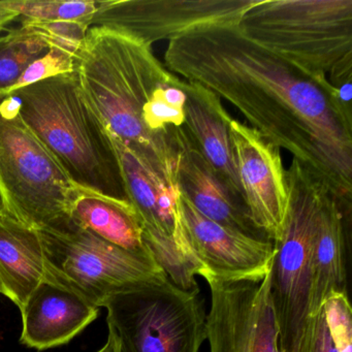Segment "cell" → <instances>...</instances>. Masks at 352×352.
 I'll list each match as a JSON object with an SVG mask.
<instances>
[{
  "mask_svg": "<svg viewBox=\"0 0 352 352\" xmlns=\"http://www.w3.org/2000/svg\"><path fill=\"white\" fill-rule=\"evenodd\" d=\"M164 65L230 102L265 141L351 201L352 115L340 104L338 87L317 83L245 38L238 25L170 41Z\"/></svg>",
  "mask_w": 352,
  "mask_h": 352,
  "instance_id": "1",
  "label": "cell"
},
{
  "mask_svg": "<svg viewBox=\"0 0 352 352\" xmlns=\"http://www.w3.org/2000/svg\"><path fill=\"white\" fill-rule=\"evenodd\" d=\"M82 91L113 140L120 142L170 186H177L185 129V80L151 46L92 28L74 58Z\"/></svg>",
  "mask_w": 352,
  "mask_h": 352,
  "instance_id": "2",
  "label": "cell"
},
{
  "mask_svg": "<svg viewBox=\"0 0 352 352\" xmlns=\"http://www.w3.org/2000/svg\"><path fill=\"white\" fill-rule=\"evenodd\" d=\"M8 98L78 188L131 204L112 139L74 72L45 78Z\"/></svg>",
  "mask_w": 352,
  "mask_h": 352,
  "instance_id": "3",
  "label": "cell"
},
{
  "mask_svg": "<svg viewBox=\"0 0 352 352\" xmlns=\"http://www.w3.org/2000/svg\"><path fill=\"white\" fill-rule=\"evenodd\" d=\"M238 28L321 85L352 81V0H257Z\"/></svg>",
  "mask_w": 352,
  "mask_h": 352,
  "instance_id": "4",
  "label": "cell"
},
{
  "mask_svg": "<svg viewBox=\"0 0 352 352\" xmlns=\"http://www.w3.org/2000/svg\"><path fill=\"white\" fill-rule=\"evenodd\" d=\"M286 174L289 209L283 236L274 244L272 302L281 352H309L315 320L311 253L321 193L327 186L294 158Z\"/></svg>",
  "mask_w": 352,
  "mask_h": 352,
  "instance_id": "5",
  "label": "cell"
},
{
  "mask_svg": "<svg viewBox=\"0 0 352 352\" xmlns=\"http://www.w3.org/2000/svg\"><path fill=\"white\" fill-rule=\"evenodd\" d=\"M78 188L52 154L24 124L11 98L0 100V204L38 230L72 221Z\"/></svg>",
  "mask_w": 352,
  "mask_h": 352,
  "instance_id": "6",
  "label": "cell"
},
{
  "mask_svg": "<svg viewBox=\"0 0 352 352\" xmlns=\"http://www.w3.org/2000/svg\"><path fill=\"white\" fill-rule=\"evenodd\" d=\"M102 308L121 352H199L207 340L201 290L182 289L168 277L123 290Z\"/></svg>",
  "mask_w": 352,
  "mask_h": 352,
  "instance_id": "7",
  "label": "cell"
},
{
  "mask_svg": "<svg viewBox=\"0 0 352 352\" xmlns=\"http://www.w3.org/2000/svg\"><path fill=\"white\" fill-rule=\"evenodd\" d=\"M38 232L49 281L100 309L123 290L168 277L155 261L127 252L73 220L58 230Z\"/></svg>",
  "mask_w": 352,
  "mask_h": 352,
  "instance_id": "8",
  "label": "cell"
},
{
  "mask_svg": "<svg viewBox=\"0 0 352 352\" xmlns=\"http://www.w3.org/2000/svg\"><path fill=\"white\" fill-rule=\"evenodd\" d=\"M257 0H104L96 1L94 28L131 36L147 46L211 28L236 26Z\"/></svg>",
  "mask_w": 352,
  "mask_h": 352,
  "instance_id": "9",
  "label": "cell"
},
{
  "mask_svg": "<svg viewBox=\"0 0 352 352\" xmlns=\"http://www.w3.org/2000/svg\"><path fill=\"white\" fill-rule=\"evenodd\" d=\"M211 294L209 352H281L271 296V272L261 282L205 278Z\"/></svg>",
  "mask_w": 352,
  "mask_h": 352,
  "instance_id": "10",
  "label": "cell"
},
{
  "mask_svg": "<svg viewBox=\"0 0 352 352\" xmlns=\"http://www.w3.org/2000/svg\"><path fill=\"white\" fill-rule=\"evenodd\" d=\"M179 217L199 275L223 282H261L271 272L273 242L208 219L180 195Z\"/></svg>",
  "mask_w": 352,
  "mask_h": 352,
  "instance_id": "11",
  "label": "cell"
},
{
  "mask_svg": "<svg viewBox=\"0 0 352 352\" xmlns=\"http://www.w3.org/2000/svg\"><path fill=\"white\" fill-rule=\"evenodd\" d=\"M230 135L243 197L254 226L267 240L279 242L289 209L287 174L281 149L249 125L232 118Z\"/></svg>",
  "mask_w": 352,
  "mask_h": 352,
  "instance_id": "12",
  "label": "cell"
},
{
  "mask_svg": "<svg viewBox=\"0 0 352 352\" xmlns=\"http://www.w3.org/2000/svg\"><path fill=\"white\" fill-rule=\"evenodd\" d=\"M20 312V343L42 351L69 343L98 318L100 308L61 286L44 282Z\"/></svg>",
  "mask_w": 352,
  "mask_h": 352,
  "instance_id": "13",
  "label": "cell"
},
{
  "mask_svg": "<svg viewBox=\"0 0 352 352\" xmlns=\"http://www.w3.org/2000/svg\"><path fill=\"white\" fill-rule=\"evenodd\" d=\"M351 201H342L325 187L320 197L311 253L312 316L322 311L335 292H347Z\"/></svg>",
  "mask_w": 352,
  "mask_h": 352,
  "instance_id": "14",
  "label": "cell"
},
{
  "mask_svg": "<svg viewBox=\"0 0 352 352\" xmlns=\"http://www.w3.org/2000/svg\"><path fill=\"white\" fill-rule=\"evenodd\" d=\"M176 182L180 195L208 219L252 238L267 240L253 223L245 201L214 172L191 138L181 153Z\"/></svg>",
  "mask_w": 352,
  "mask_h": 352,
  "instance_id": "15",
  "label": "cell"
},
{
  "mask_svg": "<svg viewBox=\"0 0 352 352\" xmlns=\"http://www.w3.org/2000/svg\"><path fill=\"white\" fill-rule=\"evenodd\" d=\"M184 92L185 129L189 137L226 186L244 201L230 135L232 117L222 100L207 88L185 81Z\"/></svg>",
  "mask_w": 352,
  "mask_h": 352,
  "instance_id": "16",
  "label": "cell"
},
{
  "mask_svg": "<svg viewBox=\"0 0 352 352\" xmlns=\"http://www.w3.org/2000/svg\"><path fill=\"white\" fill-rule=\"evenodd\" d=\"M50 282L40 232L18 220L0 204V286L21 311L32 292Z\"/></svg>",
  "mask_w": 352,
  "mask_h": 352,
  "instance_id": "17",
  "label": "cell"
},
{
  "mask_svg": "<svg viewBox=\"0 0 352 352\" xmlns=\"http://www.w3.org/2000/svg\"><path fill=\"white\" fill-rule=\"evenodd\" d=\"M71 218L98 238L138 256L155 261L131 204L81 190L72 208Z\"/></svg>",
  "mask_w": 352,
  "mask_h": 352,
  "instance_id": "18",
  "label": "cell"
},
{
  "mask_svg": "<svg viewBox=\"0 0 352 352\" xmlns=\"http://www.w3.org/2000/svg\"><path fill=\"white\" fill-rule=\"evenodd\" d=\"M51 49L48 40L30 26L22 25L0 36V100L8 98L23 74Z\"/></svg>",
  "mask_w": 352,
  "mask_h": 352,
  "instance_id": "19",
  "label": "cell"
},
{
  "mask_svg": "<svg viewBox=\"0 0 352 352\" xmlns=\"http://www.w3.org/2000/svg\"><path fill=\"white\" fill-rule=\"evenodd\" d=\"M3 6L19 17L36 23L92 24L96 1L67 0H3Z\"/></svg>",
  "mask_w": 352,
  "mask_h": 352,
  "instance_id": "20",
  "label": "cell"
},
{
  "mask_svg": "<svg viewBox=\"0 0 352 352\" xmlns=\"http://www.w3.org/2000/svg\"><path fill=\"white\" fill-rule=\"evenodd\" d=\"M323 313L336 351L352 352V310L347 292L331 294Z\"/></svg>",
  "mask_w": 352,
  "mask_h": 352,
  "instance_id": "21",
  "label": "cell"
},
{
  "mask_svg": "<svg viewBox=\"0 0 352 352\" xmlns=\"http://www.w3.org/2000/svg\"><path fill=\"white\" fill-rule=\"evenodd\" d=\"M309 352H337L333 341H331V336H329V329H327L323 309L315 317L312 340H311L310 351Z\"/></svg>",
  "mask_w": 352,
  "mask_h": 352,
  "instance_id": "22",
  "label": "cell"
},
{
  "mask_svg": "<svg viewBox=\"0 0 352 352\" xmlns=\"http://www.w3.org/2000/svg\"><path fill=\"white\" fill-rule=\"evenodd\" d=\"M108 329L109 333L106 343L96 352H121L120 341H119L118 336L115 333L114 329L109 325Z\"/></svg>",
  "mask_w": 352,
  "mask_h": 352,
  "instance_id": "23",
  "label": "cell"
},
{
  "mask_svg": "<svg viewBox=\"0 0 352 352\" xmlns=\"http://www.w3.org/2000/svg\"><path fill=\"white\" fill-rule=\"evenodd\" d=\"M19 17L16 12L12 11V10L8 9L0 1V32L8 25L11 23L14 20L17 19Z\"/></svg>",
  "mask_w": 352,
  "mask_h": 352,
  "instance_id": "24",
  "label": "cell"
},
{
  "mask_svg": "<svg viewBox=\"0 0 352 352\" xmlns=\"http://www.w3.org/2000/svg\"><path fill=\"white\" fill-rule=\"evenodd\" d=\"M0 294H3V288L0 286Z\"/></svg>",
  "mask_w": 352,
  "mask_h": 352,
  "instance_id": "25",
  "label": "cell"
}]
</instances>
